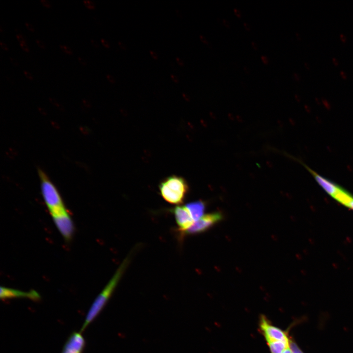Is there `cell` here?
I'll list each match as a JSON object with an SVG mask.
<instances>
[{
  "label": "cell",
  "instance_id": "obj_1",
  "mask_svg": "<svg viewBox=\"0 0 353 353\" xmlns=\"http://www.w3.org/2000/svg\"><path fill=\"white\" fill-rule=\"evenodd\" d=\"M130 259L128 256L124 260L112 277L95 299L87 312L80 331L83 332L103 309L127 268Z\"/></svg>",
  "mask_w": 353,
  "mask_h": 353
},
{
  "label": "cell",
  "instance_id": "obj_2",
  "mask_svg": "<svg viewBox=\"0 0 353 353\" xmlns=\"http://www.w3.org/2000/svg\"><path fill=\"white\" fill-rule=\"evenodd\" d=\"M161 196L169 203L179 204L183 202L188 192V185L180 176H172L162 181L159 186Z\"/></svg>",
  "mask_w": 353,
  "mask_h": 353
},
{
  "label": "cell",
  "instance_id": "obj_3",
  "mask_svg": "<svg viewBox=\"0 0 353 353\" xmlns=\"http://www.w3.org/2000/svg\"><path fill=\"white\" fill-rule=\"evenodd\" d=\"M39 174L42 196L50 215L66 209L54 184L43 171L40 170Z\"/></svg>",
  "mask_w": 353,
  "mask_h": 353
},
{
  "label": "cell",
  "instance_id": "obj_4",
  "mask_svg": "<svg viewBox=\"0 0 353 353\" xmlns=\"http://www.w3.org/2000/svg\"><path fill=\"white\" fill-rule=\"evenodd\" d=\"M53 222L63 238L69 241L75 231L73 221L67 209L50 215Z\"/></svg>",
  "mask_w": 353,
  "mask_h": 353
},
{
  "label": "cell",
  "instance_id": "obj_5",
  "mask_svg": "<svg viewBox=\"0 0 353 353\" xmlns=\"http://www.w3.org/2000/svg\"><path fill=\"white\" fill-rule=\"evenodd\" d=\"M259 327L268 343L277 341L289 340L285 332L271 325L263 315L260 318Z\"/></svg>",
  "mask_w": 353,
  "mask_h": 353
},
{
  "label": "cell",
  "instance_id": "obj_6",
  "mask_svg": "<svg viewBox=\"0 0 353 353\" xmlns=\"http://www.w3.org/2000/svg\"><path fill=\"white\" fill-rule=\"evenodd\" d=\"M222 219V215L220 213H213L204 215L200 219L194 222L189 228L183 232L184 234H194L202 232L218 223Z\"/></svg>",
  "mask_w": 353,
  "mask_h": 353
},
{
  "label": "cell",
  "instance_id": "obj_7",
  "mask_svg": "<svg viewBox=\"0 0 353 353\" xmlns=\"http://www.w3.org/2000/svg\"><path fill=\"white\" fill-rule=\"evenodd\" d=\"M179 230L183 232L189 228L194 224L193 220L186 206L178 205L172 209Z\"/></svg>",
  "mask_w": 353,
  "mask_h": 353
},
{
  "label": "cell",
  "instance_id": "obj_8",
  "mask_svg": "<svg viewBox=\"0 0 353 353\" xmlns=\"http://www.w3.org/2000/svg\"><path fill=\"white\" fill-rule=\"evenodd\" d=\"M85 340L81 331L73 332L68 338L61 353H82Z\"/></svg>",
  "mask_w": 353,
  "mask_h": 353
},
{
  "label": "cell",
  "instance_id": "obj_9",
  "mask_svg": "<svg viewBox=\"0 0 353 353\" xmlns=\"http://www.w3.org/2000/svg\"><path fill=\"white\" fill-rule=\"evenodd\" d=\"M0 297L1 299L6 300L13 298H26L31 300L37 301L40 298L39 294L35 290L23 291L6 287H0Z\"/></svg>",
  "mask_w": 353,
  "mask_h": 353
},
{
  "label": "cell",
  "instance_id": "obj_10",
  "mask_svg": "<svg viewBox=\"0 0 353 353\" xmlns=\"http://www.w3.org/2000/svg\"><path fill=\"white\" fill-rule=\"evenodd\" d=\"M309 170L319 185L331 197H333L341 189L338 185L320 176L311 169H309Z\"/></svg>",
  "mask_w": 353,
  "mask_h": 353
},
{
  "label": "cell",
  "instance_id": "obj_11",
  "mask_svg": "<svg viewBox=\"0 0 353 353\" xmlns=\"http://www.w3.org/2000/svg\"><path fill=\"white\" fill-rule=\"evenodd\" d=\"M185 206L188 209L194 222L203 216L205 205L202 202L199 201L192 202L187 203Z\"/></svg>",
  "mask_w": 353,
  "mask_h": 353
},
{
  "label": "cell",
  "instance_id": "obj_12",
  "mask_svg": "<svg viewBox=\"0 0 353 353\" xmlns=\"http://www.w3.org/2000/svg\"><path fill=\"white\" fill-rule=\"evenodd\" d=\"M333 198L340 203L347 207L353 200V196L341 188Z\"/></svg>",
  "mask_w": 353,
  "mask_h": 353
},
{
  "label": "cell",
  "instance_id": "obj_13",
  "mask_svg": "<svg viewBox=\"0 0 353 353\" xmlns=\"http://www.w3.org/2000/svg\"><path fill=\"white\" fill-rule=\"evenodd\" d=\"M289 341H277L268 343L272 353H282L289 348Z\"/></svg>",
  "mask_w": 353,
  "mask_h": 353
},
{
  "label": "cell",
  "instance_id": "obj_14",
  "mask_svg": "<svg viewBox=\"0 0 353 353\" xmlns=\"http://www.w3.org/2000/svg\"><path fill=\"white\" fill-rule=\"evenodd\" d=\"M289 347L292 353H303L295 342L292 340H290Z\"/></svg>",
  "mask_w": 353,
  "mask_h": 353
},
{
  "label": "cell",
  "instance_id": "obj_15",
  "mask_svg": "<svg viewBox=\"0 0 353 353\" xmlns=\"http://www.w3.org/2000/svg\"><path fill=\"white\" fill-rule=\"evenodd\" d=\"M59 47H60V49L65 53H66L68 54H72V53H73L72 50L68 46H67L65 45H60L59 46Z\"/></svg>",
  "mask_w": 353,
  "mask_h": 353
},
{
  "label": "cell",
  "instance_id": "obj_16",
  "mask_svg": "<svg viewBox=\"0 0 353 353\" xmlns=\"http://www.w3.org/2000/svg\"><path fill=\"white\" fill-rule=\"evenodd\" d=\"M84 5L89 9H94L95 8L94 3L90 0H83Z\"/></svg>",
  "mask_w": 353,
  "mask_h": 353
},
{
  "label": "cell",
  "instance_id": "obj_17",
  "mask_svg": "<svg viewBox=\"0 0 353 353\" xmlns=\"http://www.w3.org/2000/svg\"><path fill=\"white\" fill-rule=\"evenodd\" d=\"M118 46H119V47H120V48L121 49H122V50H127V46H126V45L125 43H124L122 41H119V42H118Z\"/></svg>",
  "mask_w": 353,
  "mask_h": 353
},
{
  "label": "cell",
  "instance_id": "obj_18",
  "mask_svg": "<svg viewBox=\"0 0 353 353\" xmlns=\"http://www.w3.org/2000/svg\"><path fill=\"white\" fill-rule=\"evenodd\" d=\"M107 79L111 83H115L116 80L115 78L111 75L108 74L106 76Z\"/></svg>",
  "mask_w": 353,
  "mask_h": 353
},
{
  "label": "cell",
  "instance_id": "obj_19",
  "mask_svg": "<svg viewBox=\"0 0 353 353\" xmlns=\"http://www.w3.org/2000/svg\"><path fill=\"white\" fill-rule=\"evenodd\" d=\"M150 54L151 56L154 60H157L158 59V56L157 53L153 50L150 51Z\"/></svg>",
  "mask_w": 353,
  "mask_h": 353
},
{
  "label": "cell",
  "instance_id": "obj_20",
  "mask_svg": "<svg viewBox=\"0 0 353 353\" xmlns=\"http://www.w3.org/2000/svg\"><path fill=\"white\" fill-rule=\"evenodd\" d=\"M25 25L26 27V28L30 31L33 32L34 31L35 29L33 26V25L30 24V23L28 22H25Z\"/></svg>",
  "mask_w": 353,
  "mask_h": 353
},
{
  "label": "cell",
  "instance_id": "obj_21",
  "mask_svg": "<svg viewBox=\"0 0 353 353\" xmlns=\"http://www.w3.org/2000/svg\"><path fill=\"white\" fill-rule=\"evenodd\" d=\"M16 36L20 43H25V39L21 34H18Z\"/></svg>",
  "mask_w": 353,
  "mask_h": 353
},
{
  "label": "cell",
  "instance_id": "obj_22",
  "mask_svg": "<svg viewBox=\"0 0 353 353\" xmlns=\"http://www.w3.org/2000/svg\"><path fill=\"white\" fill-rule=\"evenodd\" d=\"M36 44L37 45L41 48V49H45V45L44 43L40 40L37 39L36 40Z\"/></svg>",
  "mask_w": 353,
  "mask_h": 353
},
{
  "label": "cell",
  "instance_id": "obj_23",
  "mask_svg": "<svg viewBox=\"0 0 353 353\" xmlns=\"http://www.w3.org/2000/svg\"><path fill=\"white\" fill-rule=\"evenodd\" d=\"M176 61L178 65L180 66H183L184 65V61L179 57H176Z\"/></svg>",
  "mask_w": 353,
  "mask_h": 353
},
{
  "label": "cell",
  "instance_id": "obj_24",
  "mask_svg": "<svg viewBox=\"0 0 353 353\" xmlns=\"http://www.w3.org/2000/svg\"><path fill=\"white\" fill-rule=\"evenodd\" d=\"M101 41L103 46L105 48L108 49L110 48V44L107 40L104 39H101Z\"/></svg>",
  "mask_w": 353,
  "mask_h": 353
},
{
  "label": "cell",
  "instance_id": "obj_25",
  "mask_svg": "<svg viewBox=\"0 0 353 353\" xmlns=\"http://www.w3.org/2000/svg\"><path fill=\"white\" fill-rule=\"evenodd\" d=\"M41 2L42 4L45 7L47 8H50L51 7V4L50 3V2L46 0H41Z\"/></svg>",
  "mask_w": 353,
  "mask_h": 353
},
{
  "label": "cell",
  "instance_id": "obj_26",
  "mask_svg": "<svg viewBox=\"0 0 353 353\" xmlns=\"http://www.w3.org/2000/svg\"><path fill=\"white\" fill-rule=\"evenodd\" d=\"M170 77L171 79L173 80V82H174L176 83H177L179 82V80L178 77L175 75L171 74L170 75Z\"/></svg>",
  "mask_w": 353,
  "mask_h": 353
},
{
  "label": "cell",
  "instance_id": "obj_27",
  "mask_svg": "<svg viewBox=\"0 0 353 353\" xmlns=\"http://www.w3.org/2000/svg\"><path fill=\"white\" fill-rule=\"evenodd\" d=\"M175 13H176V15L179 18H180V19H182V18H183V14H182V13L179 9H176L175 10Z\"/></svg>",
  "mask_w": 353,
  "mask_h": 353
},
{
  "label": "cell",
  "instance_id": "obj_28",
  "mask_svg": "<svg viewBox=\"0 0 353 353\" xmlns=\"http://www.w3.org/2000/svg\"><path fill=\"white\" fill-rule=\"evenodd\" d=\"M200 39L201 41L204 44L208 45L209 44L208 40L206 39V38L202 35H200L199 36Z\"/></svg>",
  "mask_w": 353,
  "mask_h": 353
},
{
  "label": "cell",
  "instance_id": "obj_29",
  "mask_svg": "<svg viewBox=\"0 0 353 353\" xmlns=\"http://www.w3.org/2000/svg\"><path fill=\"white\" fill-rule=\"evenodd\" d=\"M22 49L26 52L29 51V49L25 43H20Z\"/></svg>",
  "mask_w": 353,
  "mask_h": 353
},
{
  "label": "cell",
  "instance_id": "obj_30",
  "mask_svg": "<svg viewBox=\"0 0 353 353\" xmlns=\"http://www.w3.org/2000/svg\"><path fill=\"white\" fill-rule=\"evenodd\" d=\"M24 73L25 76L29 79L32 80L33 79V77L30 73H29L28 72L26 71H24Z\"/></svg>",
  "mask_w": 353,
  "mask_h": 353
},
{
  "label": "cell",
  "instance_id": "obj_31",
  "mask_svg": "<svg viewBox=\"0 0 353 353\" xmlns=\"http://www.w3.org/2000/svg\"><path fill=\"white\" fill-rule=\"evenodd\" d=\"M77 59L79 63L82 65L85 66L87 65L86 60L82 57L79 56Z\"/></svg>",
  "mask_w": 353,
  "mask_h": 353
},
{
  "label": "cell",
  "instance_id": "obj_32",
  "mask_svg": "<svg viewBox=\"0 0 353 353\" xmlns=\"http://www.w3.org/2000/svg\"><path fill=\"white\" fill-rule=\"evenodd\" d=\"M0 45L1 48L3 50H6V51H8V47L7 46V45H6L4 43L0 41Z\"/></svg>",
  "mask_w": 353,
  "mask_h": 353
},
{
  "label": "cell",
  "instance_id": "obj_33",
  "mask_svg": "<svg viewBox=\"0 0 353 353\" xmlns=\"http://www.w3.org/2000/svg\"><path fill=\"white\" fill-rule=\"evenodd\" d=\"M261 59L263 63L265 64H267L269 62L268 59L266 56L262 55L261 56Z\"/></svg>",
  "mask_w": 353,
  "mask_h": 353
},
{
  "label": "cell",
  "instance_id": "obj_34",
  "mask_svg": "<svg viewBox=\"0 0 353 353\" xmlns=\"http://www.w3.org/2000/svg\"><path fill=\"white\" fill-rule=\"evenodd\" d=\"M9 59L10 61L12 63V64L15 66H17L19 65V63L16 59L14 58L13 57H10Z\"/></svg>",
  "mask_w": 353,
  "mask_h": 353
},
{
  "label": "cell",
  "instance_id": "obj_35",
  "mask_svg": "<svg viewBox=\"0 0 353 353\" xmlns=\"http://www.w3.org/2000/svg\"><path fill=\"white\" fill-rule=\"evenodd\" d=\"M91 44H92L95 48H98L99 47V44L97 43V42L95 40L92 39L91 40Z\"/></svg>",
  "mask_w": 353,
  "mask_h": 353
},
{
  "label": "cell",
  "instance_id": "obj_36",
  "mask_svg": "<svg viewBox=\"0 0 353 353\" xmlns=\"http://www.w3.org/2000/svg\"><path fill=\"white\" fill-rule=\"evenodd\" d=\"M233 11H234V13H235V14L238 17H241V12H240V11H239L238 9H236V8H234V9H233Z\"/></svg>",
  "mask_w": 353,
  "mask_h": 353
},
{
  "label": "cell",
  "instance_id": "obj_37",
  "mask_svg": "<svg viewBox=\"0 0 353 353\" xmlns=\"http://www.w3.org/2000/svg\"><path fill=\"white\" fill-rule=\"evenodd\" d=\"M340 37L341 40L343 42H345L346 41V37L343 34H340Z\"/></svg>",
  "mask_w": 353,
  "mask_h": 353
},
{
  "label": "cell",
  "instance_id": "obj_38",
  "mask_svg": "<svg viewBox=\"0 0 353 353\" xmlns=\"http://www.w3.org/2000/svg\"><path fill=\"white\" fill-rule=\"evenodd\" d=\"M340 74L343 78L345 79L347 78V75L344 71H341Z\"/></svg>",
  "mask_w": 353,
  "mask_h": 353
},
{
  "label": "cell",
  "instance_id": "obj_39",
  "mask_svg": "<svg viewBox=\"0 0 353 353\" xmlns=\"http://www.w3.org/2000/svg\"><path fill=\"white\" fill-rule=\"evenodd\" d=\"M243 25L246 30H250L251 28L248 24H247L246 23H244Z\"/></svg>",
  "mask_w": 353,
  "mask_h": 353
},
{
  "label": "cell",
  "instance_id": "obj_40",
  "mask_svg": "<svg viewBox=\"0 0 353 353\" xmlns=\"http://www.w3.org/2000/svg\"><path fill=\"white\" fill-rule=\"evenodd\" d=\"M251 45L254 49H255V50L257 49L258 46L256 43H255L254 42H252L251 43Z\"/></svg>",
  "mask_w": 353,
  "mask_h": 353
},
{
  "label": "cell",
  "instance_id": "obj_41",
  "mask_svg": "<svg viewBox=\"0 0 353 353\" xmlns=\"http://www.w3.org/2000/svg\"><path fill=\"white\" fill-rule=\"evenodd\" d=\"M223 22L225 26H226L227 27L229 26V23H228V22L227 20L224 19L223 20Z\"/></svg>",
  "mask_w": 353,
  "mask_h": 353
},
{
  "label": "cell",
  "instance_id": "obj_42",
  "mask_svg": "<svg viewBox=\"0 0 353 353\" xmlns=\"http://www.w3.org/2000/svg\"><path fill=\"white\" fill-rule=\"evenodd\" d=\"M332 60L334 65H337L338 64V61L336 58L333 57Z\"/></svg>",
  "mask_w": 353,
  "mask_h": 353
},
{
  "label": "cell",
  "instance_id": "obj_43",
  "mask_svg": "<svg viewBox=\"0 0 353 353\" xmlns=\"http://www.w3.org/2000/svg\"><path fill=\"white\" fill-rule=\"evenodd\" d=\"M290 348V347H289ZM287 349L286 350H285L283 353H292L291 350L290 348Z\"/></svg>",
  "mask_w": 353,
  "mask_h": 353
},
{
  "label": "cell",
  "instance_id": "obj_44",
  "mask_svg": "<svg viewBox=\"0 0 353 353\" xmlns=\"http://www.w3.org/2000/svg\"><path fill=\"white\" fill-rule=\"evenodd\" d=\"M348 207L353 209V201L349 204V205L348 206Z\"/></svg>",
  "mask_w": 353,
  "mask_h": 353
},
{
  "label": "cell",
  "instance_id": "obj_45",
  "mask_svg": "<svg viewBox=\"0 0 353 353\" xmlns=\"http://www.w3.org/2000/svg\"><path fill=\"white\" fill-rule=\"evenodd\" d=\"M294 77H295V78L296 79H297V80H299V79L300 77H299V75H298V74L295 73V74H294Z\"/></svg>",
  "mask_w": 353,
  "mask_h": 353
},
{
  "label": "cell",
  "instance_id": "obj_46",
  "mask_svg": "<svg viewBox=\"0 0 353 353\" xmlns=\"http://www.w3.org/2000/svg\"><path fill=\"white\" fill-rule=\"evenodd\" d=\"M6 79L8 80V81L9 82H10V83H13V80H12L11 79V78H10V77H6Z\"/></svg>",
  "mask_w": 353,
  "mask_h": 353
},
{
  "label": "cell",
  "instance_id": "obj_47",
  "mask_svg": "<svg viewBox=\"0 0 353 353\" xmlns=\"http://www.w3.org/2000/svg\"><path fill=\"white\" fill-rule=\"evenodd\" d=\"M182 96L185 99L188 100V97L185 94L182 93Z\"/></svg>",
  "mask_w": 353,
  "mask_h": 353
},
{
  "label": "cell",
  "instance_id": "obj_48",
  "mask_svg": "<svg viewBox=\"0 0 353 353\" xmlns=\"http://www.w3.org/2000/svg\"><path fill=\"white\" fill-rule=\"evenodd\" d=\"M244 69L246 73H248V72H249V69H248V68L247 67H245Z\"/></svg>",
  "mask_w": 353,
  "mask_h": 353
},
{
  "label": "cell",
  "instance_id": "obj_49",
  "mask_svg": "<svg viewBox=\"0 0 353 353\" xmlns=\"http://www.w3.org/2000/svg\"><path fill=\"white\" fill-rule=\"evenodd\" d=\"M304 64H305V66L306 67V68H309V66L307 65V63H305Z\"/></svg>",
  "mask_w": 353,
  "mask_h": 353
}]
</instances>
